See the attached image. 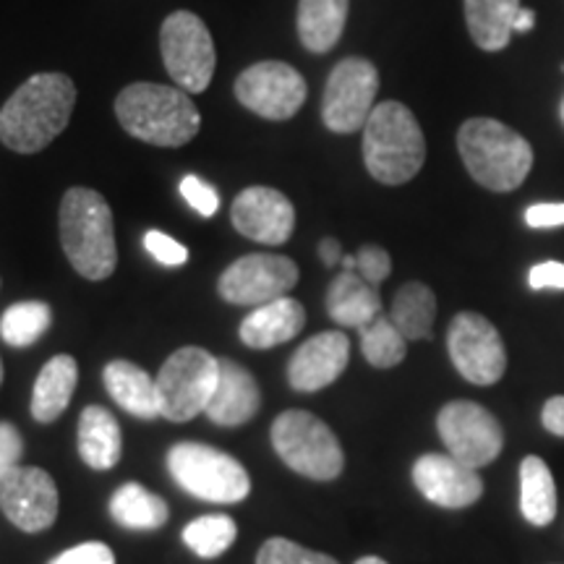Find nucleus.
I'll return each instance as SVG.
<instances>
[{
  "mask_svg": "<svg viewBox=\"0 0 564 564\" xmlns=\"http://www.w3.org/2000/svg\"><path fill=\"white\" fill-rule=\"evenodd\" d=\"M76 105V87L66 74L30 76L0 110V141L19 154L45 150L63 133Z\"/></svg>",
  "mask_w": 564,
  "mask_h": 564,
  "instance_id": "1",
  "label": "nucleus"
},
{
  "mask_svg": "<svg viewBox=\"0 0 564 564\" xmlns=\"http://www.w3.org/2000/svg\"><path fill=\"white\" fill-rule=\"evenodd\" d=\"M116 116L133 139L154 147H183L202 129V116L188 91L167 84H129L118 95Z\"/></svg>",
  "mask_w": 564,
  "mask_h": 564,
  "instance_id": "2",
  "label": "nucleus"
},
{
  "mask_svg": "<svg viewBox=\"0 0 564 564\" xmlns=\"http://www.w3.org/2000/svg\"><path fill=\"white\" fill-rule=\"evenodd\" d=\"M58 225L63 251L82 278L100 282L116 272V230H112V212L102 194L84 186L68 188L61 202Z\"/></svg>",
  "mask_w": 564,
  "mask_h": 564,
  "instance_id": "3",
  "label": "nucleus"
},
{
  "mask_svg": "<svg viewBox=\"0 0 564 564\" xmlns=\"http://www.w3.org/2000/svg\"><path fill=\"white\" fill-rule=\"evenodd\" d=\"M457 150L470 178L489 192H514L533 167V147L494 118H468L457 131Z\"/></svg>",
  "mask_w": 564,
  "mask_h": 564,
  "instance_id": "4",
  "label": "nucleus"
},
{
  "mask_svg": "<svg viewBox=\"0 0 564 564\" xmlns=\"http://www.w3.org/2000/svg\"><path fill=\"white\" fill-rule=\"evenodd\" d=\"M364 162L373 181L403 186L426 162V139L403 102L387 100L371 110L364 126Z\"/></svg>",
  "mask_w": 564,
  "mask_h": 564,
  "instance_id": "5",
  "label": "nucleus"
},
{
  "mask_svg": "<svg viewBox=\"0 0 564 564\" xmlns=\"http://www.w3.org/2000/svg\"><path fill=\"white\" fill-rule=\"evenodd\" d=\"M167 470L183 491L212 505H238L251 491L249 470L236 457L209 444H173L167 453Z\"/></svg>",
  "mask_w": 564,
  "mask_h": 564,
  "instance_id": "6",
  "label": "nucleus"
},
{
  "mask_svg": "<svg viewBox=\"0 0 564 564\" xmlns=\"http://www.w3.org/2000/svg\"><path fill=\"white\" fill-rule=\"evenodd\" d=\"M272 447L288 468L312 481H335L345 453L333 429L308 411H285L272 423Z\"/></svg>",
  "mask_w": 564,
  "mask_h": 564,
  "instance_id": "7",
  "label": "nucleus"
},
{
  "mask_svg": "<svg viewBox=\"0 0 564 564\" xmlns=\"http://www.w3.org/2000/svg\"><path fill=\"white\" fill-rule=\"evenodd\" d=\"M217 373H220V358L212 356L209 350L196 345L175 350L154 379L162 419L186 423L207 411L217 387Z\"/></svg>",
  "mask_w": 564,
  "mask_h": 564,
  "instance_id": "8",
  "label": "nucleus"
},
{
  "mask_svg": "<svg viewBox=\"0 0 564 564\" xmlns=\"http://www.w3.org/2000/svg\"><path fill=\"white\" fill-rule=\"evenodd\" d=\"M160 51L167 74L188 95H202L215 76L217 53L207 24L192 11H175L162 21Z\"/></svg>",
  "mask_w": 564,
  "mask_h": 564,
  "instance_id": "9",
  "label": "nucleus"
},
{
  "mask_svg": "<svg viewBox=\"0 0 564 564\" xmlns=\"http://www.w3.org/2000/svg\"><path fill=\"white\" fill-rule=\"evenodd\" d=\"M379 70L366 58H345L337 63L324 87L322 121L335 133L364 131L371 110L377 108Z\"/></svg>",
  "mask_w": 564,
  "mask_h": 564,
  "instance_id": "10",
  "label": "nucleus"
},
{
  "mask_svg": "<svg viewBox=\"0 0 564 564\" xmlns=\"http://www.w3.org/2000/svg\"><path fill=\"white\" fill-rule=\"evenodd\" d=\"M447 453L470 468H486L505 449V432L491 411L470 400H453L436 415Z\"/></svg>",
  "mask_w": 564,
  "mask_h": 564,
  "instance_id": "11",
  "label": "nucleus"
},
{
  "mask_svg": "<svg viewBox=\"0 0 564 564\" xmlns=\"http://www.w3.org/2000/svg\"><path fill=\"white\" fill-rule=\"evenodd\" d=\"M447 350L453 366L470 384L491 387L505 377L507 350L502 335L486 316L460 312L447 329Z\"/></svg>",
  "mask_w": 564,
  "mask_h": 564,
  "instance_id": "12",
  "label": "nucleus"
},
{
  "mask_svg": "<svg viewBox=\"0 0 564 564\" xmlns=\"http://www.w3.org/2000/svg\"><path fill=\"white\" fill-rule=\"evenodd\" d=\"M299 282V264L280 253H249L236 259L217 280L223 301L232 306H264L278 301Z\"/></svg>",
  "mask_w": 564,
  "mask_h": 564,
  "instance_id": "13",
  "label": "nucleus"
},
{
  "mask_svg": "<svg viewBox=\"0 0 564 564\" xmlns=\"http://www.w3.org/2000/svg\"><path fill=\"white\" fill-rule=\"evenodd\" d=\"M306 82L280 61L253 63L236 79V97L243 108L267 121H288L306 102Z\"/></svg>",
  "mask_w": 564,
  "mask_h": 564,
  "instance_id": "14",
  "label": "nucleus"
},
{
  "mask_svg": "<svg viewBox=\"0 0 564 564\" xmlns=\"http://www.w3.org/2000/svg\"><path fill=\"white\" fill-rule=\"evenodd\" d=\"M0 510L19 531H47L58 518V486L47 470L13 465L0 474Z\"/></svg>",
  "mask_w": 564,
  "mask_h": 564,
  "instance_id": "15",
  "label": "nucleus"
},
{
  "mask_svg": "<svg viewBox=\"0 0 564 564\" xmlns=\"http://www.w3.org/2000/svg\"><path fill=\"white\" fill-rule=\"evenodd\" d=\"M232 228L249 241L282 246L291 241L295 209L285 194L270 186L243 188L230 207Z\"/></svg>",
  "mask_w": 564,
  "mask_h": 564,
  "instance_id": "16",
  "label": "nucleus"
},
{
  "mask_svg": "<svg viewBox=\"0 0 564 564\" xmlns=\"http://www.w3.org/2000/svg\"><path fill=\"white\" fill-rule=\"evenodd\" d=\"M413 484L423 499L444 510H465L484 494V481L476 468L449 453H429L413 463Z\"/></svg>",
  "mask_w": 564,
  "mask_h": 564,
  "instance_id": "17",
  "label": "nucleus"
},
{
  "mask_svg": "<svg viewBox=\"0 0 564 564\" xmlns=\"http://www.w3.org/2000/svg\"><path fill=\"white\" fill-rule=\"evenodd\" d=\"M350 340L345 333L329 329L308 337L288 364V382L295 392H319L335 384L340 373L348 369Z\"/></svg>",
  "mask_w": 564,
  "mask_h": 564,
  "instance_id": "18",
  "label": "nucleus"
},
{
  "mask_svg": "<svg viewBox=\"0 0 564 564\" xmlns=\"http://www.w3.org/2000/svg\"><path fill=\"white\" fill-rule=\"evenodd\" d=\"M262 408V390L257 379L241 364L220 358V373H217V387L207 403V419L217 426H243Z\"/></svg>",
  "mask_w": 564,
  "mask_h": 564,
  "instance_id": "19",
  "label": "nucleus"
},
{
  "mask_svg": "<svg viewBox=\"0 0 564 564\" xmlns=\"http://www.w3.org/2000/svg\"><path fill=\"white\" fill-rule=\"evenodd\" d=\"M306 327V312L295 299L282 295L278 301L257 306L241 322V343L251 350H270L293 340Z\"/></svg>",
  "mask_w": 564,
  "mask_h": 564,
  "instance_id": "20",
  "label": "nucleus"
},
{
  "mask_svg": "<svg viewBox=\"0 0 564 564\" xmlns=\"http://www.w3.org/2000/svg\"><path fill=\"white\" fill-rule=\"evenodd\" d=\"M327 312L340 327L361 329L382 314V295L356 270H343L327 291Z\"/></svg>",
  "mask_w": 564,
  "mask_h": 564,
  "instance_id": "21",
  "label": "nucleus"
},
{
  "mask_svg": "<svg viewBox=\"0 0 564 564\" xmlns=\"http://www.w3.org/2000/svg\"><path fill=\"white\" fill-rule=\"evenodd\" d=\"M105 390L126 413L141 421H152L160 415L158 382L141 366L131 361H110L102 371Z\"/></svg>",
  "mask_w": 564,
  "mask_h": 564,
  "instance_id": "22",
  "label": "nucleus"
},
{
  "mask_svg": "<svg viewBox=\"0 0 564 564\" xmlns=\"http://www.w3.org/2000/svg\"><path fill=\"white\" fill-rule=\"evenodd\" d=\"M76 384H79V366L76 358L68 352L53 356L51 361L42 366L37 373V382L32 390V419L40 423H53L66 413V408L74 398Z\"/></svg>",
  "mask_w": 564,
  "mask_h": 564,
  "instance_id": "23",
  "label": "nucleus"
},
{
  "mask_svg": "<svg viewBox=\"0 0 564 564\" xmlns=\"http://www.w3.org/2000/svg\"><path fill=\"white\" fill-rule=\"evenodd\" d=\"M79 442L82 460L95 470L116 468L123 455V436L116 415L102 405H87L79 415Z\"/></svg>",
  "mask_w": 564,
  "mask_h": 564,
  "instance_id": "24",
  "label": "nucleus"
},
{
  "mask_svg": "<svg viewBox=\"0 0 564 564\" xmlns=\"http://www.w3.org/2000/svg\"><path fill=\"white\" fill-rule=\"evenodd\" d=\"M520 0H465V24L481 51L497 53L510 45Z\"/></svg>",
  "mask_w": 564,
  "mask_h": 564,
  "instance_id": "25",
  "label": "nucleus"
},
{
  "mask_svg": "<svg viewBox=\"0 0 564 564\" xmlns=\"http://www.w3.org/2000/svg\"><path fill=\"white\" fill-rule=\"evenodd\" d=\"M350 0H299V37L306 51L329 53L340 42Z\"/></svg>",
  "mask_w": 564,
  "mask_h": 564,
  "instance_id": "26",
  "label": "nucleus"
},
{
  "mask_svg": "<svg viewBox=\"0 0 564 564\" xmlns=\"http://www.w3.org/2000/svg\"><path fill=\"white\" fill-rule=\"evenodd\" d=\"M520 512L535 528L552 525L556 518L554 476L549 465L535 455H528L520 463Z\"/></svg>",
  "mask_w": 564,
  "mask_h": 564,
  "instance_id": "27",
  "label": "nucleus"
},
{
  "mask_svg": "<svg viewBox=\"0 0 564 564\" xmlns=\"http://www.w3.org/2000/svg\"><path fill=\"white\" fill-rule=\"evenodd\" d=\"M110 514L118 525L129 528V531H158L167 523L171 510L158 494L147 491L137 481H129L110 497Z\"/></svg>",
  "mask_w": 564,
  "mask_h": 564,
  "instance_id": "28",
  "label": "nucleus"
},
{
  "mask_svg": "<svg viewBox=\"0 0 564 564\" xmlns=\"http://www.w3.org/2000/svg\"><path fill=\"white\" fill-rule=\"evenodd\" d=\"M390 319L405 340H429L436 319V295L423 282H405L392 299Z\"/></svg>",
  "mask_w": 564,
  "mask_h": 564,
  "instance_id": "29",
  "label": "nucleus"
},
{
  "mask_svg": "<svg viewBox=\"0 0 564 564\" xmlns=\"http://www.w3.org/2000/svg\"><path fill=\"white\" fill-rule=\"evenodd\" d=\"M51 324L53 312L47 303L21 301L6 308L3 319H0V337L11 348H30V345L37 343L51 329Z\"/></svg>",
  "mask_w": 564,
  "mask_h": 564,
  "instance_id": "30",
  "label": "nucleus"
},
{
  "mask_svg": "<svg viewBox=\"0 0 564 564\" xmlns=\"http://www.w3.org/2000/svg\"><path fill=\"white\" fill-rule=\"evenodd\" d=\"M361 333V352L373 369H394L405 361L408 340L400 335L390 316L379 314L377 319L366 327L358 329Z\"/></svg>",
  "mask_w": 564,
  "mask_h": 564,
  "instance_id": "31",
  "label": "nucleus"
},
{
  "mask_svg": "<svg viewBox=\"0 0 564 564\" xmlns=\"http://www.w3.org/2000/svg\"><path fill=\"white\" fill-rule=\"evenodd\" d=\"M238 525L230 514H204L183 528V544L202 560H217L232 546Z\"/></svg>",
  "mask_w": 564,
  "mask_h": 564,
  "instance_id": "32",
  "label": "nucleus"
},
{
  "mask_svg": "<svg viewBox=\"0 0 564 564\" xmlns=\"http://www.w3.org/2000/svg\"><path fill=\"white\" fill-rule=\"evenodd\" d=\"M257 564H340L335 556L312 552L291 539L264 541L257 554Z\"/></svg>",
  "mask_w": 564,
  "mask_h": 564,
  "instance_id": "33",
  "label": "nucleus"
},
{
  "mask_svg": "<svg viewBox=\"0 0 564 564\" xmlns=\"http://www.w3.org/2000/svg\"><path fill=\"white\" fill-rule=\"evenodd\" d=\"M356 262H358L356 272L361 274L366 282H371V285L377 288L382 285L392 272V259L382 246H364V249L356 253Z\"/></svg>",
  "mask_w": 564,
  "mask_h": 564,
  "instance_id": "34",
  "label": "nucleus"
},
{
  "mask_svg": "<svg viewBox=\"0 0 564 564\" xmlns=\"http://www.w3.org/2000/svg\"><path fill=\"white\" fill-rule=\"evenodd\" d=\"M181 194L202 217H212L220 209V196H217L215 188H212L207 181H202L199 175H186V178L181 181Z\"/></svg>",
  "mask_w": 564,
  "mask_h": 564,
  "instance_id": "35",
  "label": "nucleus"
},
{
  "mask_svg": "<svg viewBox=\"0 0 564 564\" xmlns=\"http://www.w3.org/2000/svg\"><path fill=\"white\" fill-rule=\"evenodd\" d=\"M144 249L152 253V259H158V262L165 267H181V264H186V259H188L186 246L178 243L175 238L167 236V232H160V230L147 232Z\"/></svg>",
  "mask_w": 564,
  "mask_h": 564,
  "instance_id": "36",
  "label": "nucleus"
},
{
  "mask_svg": "<svg viewBox=\"0 0 564 564\" xmlns=\"http://www.w3.org/2000/svg\"><path fill=\"white\" fill-rule=\"evenodd\" d=\"M51 564H116V554L102 541H87L58 554Z\"/></svg>",
  "mask_w": 564,
  "mask_h": 564,
  "instance_id": "37",
  "label": "nucleus"
},
{
  "mask_svg": "<svg viewBox=\"0 0 564 564\" xmlns=\"http://www.w3.org/2000/svg\"><path fill=\"white\" fill-rule=\"evenodd\" d=\"M21 455H24V440H21L19 429L0 421V474L19 465Z\"/></svg>",
  "mask_w": 564,
  "mask_h": 564,
  "instance_id": "38",
  "label": "nucleus"
},
{
  "mask_svg": "<svg viewBox=\"0 0 564 564\" xmlns=\"http://www.w3.org/2000/svg\"><path fill=\"white\" fill-rule=\"evenodd\" d=\"M528 285L531 291H564V264L562 262H541L528 272Z\"/></svg>",
  "mask_w": 564,
  "mask_h": 564,
  "instance_id": "39",
  "label": "nucleus"
},
{
  "mask_svg": "<svg viewBox=\"0 0 564 564\" xmlns=\"http://www.w3.org/2000/svg\"><path fill=\"white\" fill-rule=\"evenodd\" d=\"M528 228H560L564 225V204H533L525 209Z\"/></svg>",
  "mask_w": 564,
  "mask_h": 564,
  "instance_id": "40",
  "label": "nucleus"
},
{
  "mask_svg": "<svg viewBox=\"0 0 564 564\" xmlns=\"http://www.w3.org/2000/svg\"><path fill=\"white\" fill-rule=\"evenodd\" d=\"M541 423H544L549 434L564 440V394H554V398L546 400L544 411H541Z\"/></svg>",
  "mask_w": 564,
  "mask_h": 564,
  "instance_id": "41",
  "label": "nucleus"
},
{
  "mask_svg": "<svg viewBox=\"0 0 564 564\" xmlns=\"http://www.w3.org/2000/svg\"><path fill=\"white\" fill-rule=\"evenodd\" d=\"M319 259L327 267H335L343 262V249L340 243L335 241V238H324V241L319 243Z\"/></svg>",
  "mask_w": 564,
  "mask_h": 564,
  "instance_id": "42",
  "label": "nucleus"
},
{
  "mask_svg": "<svg viewBox=\"0 0 564 564\" xmlns=\"http://www.w3.org/2000/svg\"><path fill=\"white\" fill-rule=\"evenodd\" d=\"M533 24H535V13H533V9H520L518 19H514V32H520V34L531 32Z\"/></svg>",
  "mask_w": 564,
  "mask_h": 564,
  "instance_id": "43",
  "label": "nucleus"
},
{
  "mask_svg": "<svg viewBox=\"0 0 564 564\" xmlns=\"http://www.w3.org/2000/svg\"><path fill=\"white\" fill-rule=\"evenodd\" d=\"M340 264H343V270H356L358 262H356V257H343Z\"/></svg>",
  "mask_w": 564,
  "mask_h": 564,
  "instance_id": "44",
  "label": "nucleus"
},
{
  "mask_svg": "<svg viewBox=\"0 0 564 564\" xmlns=\"http://www.w3.org/2000/svg\"><path fill=\"white\" fill-rule=\"evenodd\" d=\"M356 564H387V562L379 560V556H361Z\"/></svg>",
  "mask_w": 564,
  "mask_h": 564,
  "instance_id": "45",
  "label": "nucleus"
},
{
  "mask_svg": "<svg viewBox=\"0 0 564 564\" xmlns=\"http://www.w3.org/2000/svg\"><path fill=\"white\" fill-rule=\"evenodd\" d=\"M0 384H3V358H0Z\"/></svg>",
  "mask_w": 564,
  "mask_h": 564,
  "instance_id": "46",
  "label": "nucleus"
},
{
  "mask_svg": "<svg viewBox=\"0 0 564 564\" xmlns=\"http://www.w3.org/2000/svg\"><path fill=\"white\" fill-rule=\"evenodd\" d=\"M560 116H562V123H564V97H562V105H560Z\"/></svg>",
  "mask_w": 564,
  "mask_h": 564,
  "instance_id": "47",
  "label": "nucleus"
}]
</instances>
